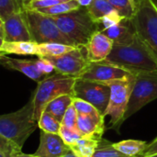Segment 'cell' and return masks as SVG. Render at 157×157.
<instances>
[{"label": "cell", "mask_w": 157, "mask_h": 157, "mask_svg": "<svg viewBox=\"0 0 157 157\" xmlns=\"http://www.w3.org/2000/svg\"><path fill=\"white\" fill-rule=\"evenodd\" d=\"M37 128L39 123L33 118L30 100L18 110L0 117V137L14 143L20 148Z\"/></svg>", "instance_id": "3"}, {"label": "cell", "mask_w": 157, "mask_h": 157, "mask_svg": "<svg viewBox=\"0 0 157 157\" xmlns=\"http://www.w3.org/2000/svg\"><path fill=\"white\" fill-rule=\"evenodd\" d=\"M155 154H157V137L155 140H153L150 144H148L146 150L144 152V154L141 155V157H147Z\"/></svg>", "instance_id": "36"}, {"label": "cell", "mask_w": 157, "mask_h": 157, "mask_svg": "<svg viewBox=\"0 0 157 157\" xmlns=\"http://www.w3.org/2000/svg\"><path fill=\"white\" fill-rule=\"evenodd\" d=\"M130 2L132 3V5L133 6V7L136 9V0H130Z\"/></svg>", "instance_id": "41"}, {"label": "cell", "mask_w": 157, "mask_h": 157, "mask_svg": "<svg viewBox=\"0 0 157 157\" xmlns=\"http://www.w3.org/2000/svg\"><path fill=\"white\" fill-rule=\"evenodd\" d=\"M77 130L83 137L101 140L105 132V117H95L86 114H78Z\"/></svg>", "instance_id": "16"}, {"label": "cell", "mask_w": 157, "mask_h": 157, "mask_svg": "<svg viewBox=\"0 0 157 157\" xmlns=\"http://www.w3.org/2000/svg\"><path fill=\"white\" fill-rule=\"evenodd\" d=\"M59 134L68 146H71L72 144H74L75 142H77L79 139L83 137L82 134L79 132V131L77 130V128L74 129V128H68L64 126L61 127Z\"/></svg>", "instance_id": "32"}, {"label": "cell", "mask_w": 157, "mask_h": 157, "mask_svg": "<svg viewBox=\"0 0 157 157\" xmlns=\"http://www.w3.org/2000/svg\"><path fill=\"white\" fill-rule=\"evenodd\" d=\"M51 17H53L62 32L76 47H86L92 35L99 31L98 24L92 18L86 7L81 6L69 13Z\"/></svg>", "instance_id": "4"}, {"label": "cell", "mask_w": 157, "mask_h": 157, "mask_svg": "<svg viewBox=\"0 0 157 157\" xmlns=\"http://www.w3.org/2000/svg\"><path fill=\"white\" fill-rule=\"evenodd\" d=\"M135 75L126 79L113 80L107 83L110 87V98L109 106L104 114L105 118H110V129L119 131L125 121L124 117L128 109L131 95L134 85Z\"/></svg>", "instance_id": "5"}, {"label": "cell", "mask_w": 157, "mask_h": 157, "mask_svg": "<svg viewBox=\"0 0 157 157\" xmlns=\"http://www.w3.org/2000/svg\"><path fill=\"white\" fill-rule=\"evenodd\" d=\"M98 142V140L93 138L82 137L69 147L77 157H93Z\"/></svg>", "instance_id": "22"}, {"label": "cell", "mask_w": 157, "mask_h": 157, "mask_svg": "<svg viewBox=\"0 0 157 157\" xmlns=\"http://www.w3.org/2000/svg\"><path fill=\"white\" fill-rule=\"evenodd\" d=\"M132 21L137 37L157 57V6L153 0H136Z\"/></svg>", "instance_id": "6"}, {"label": "cell", "mask_w": 157, "mask_h": 157, "mask_svg": "<svg viewBox=\"0 0 157 157\" xmlns=\"http://www.w3.org/2000/svg\"><path fill=\"white\" fill-rule=\"evenodd\" d=\"M153 2H154V3L155 4V6H157V0H153Z\"/></svg>", "instance_id": "43"}, {"label": "cell", "mask_w": 157, "mask_h": 157, "mask_svg": "<svg viewBox=\"0 0 157 157\" xmlns=\"http://www.w3.org/2000/svg\"><path fill=\"white\" fill-rule=\"evenodd\" d=\"M38 43L29 41H1L0 55H36Z\"/></svg>", "instance_id": "18"}, {"label": "cell", "mask_w": 157, "mask_h": 157, "mask_svg": "<svg viewBox=\"0 0 157 157\" xmlns=\"http://www.w3.org/2000/svg\"><path fill=\"white\" fill-rule=\"evenodd\" d=\"M1 64L10 70H16L29 78L39 83L44 77H46L38 68L36 61L24 60V59H16L8 57L7 55H0Z\"/></svg>", "instance_id": "15"}, {"label": "cell", "mask_w": 157, "mask_h": 157, "mask_svg": "<svg viewBox=\"0 0 157 157\" xmlns=\"http://www.w3.org/2000/svg\"><path fill=\"white\" fill-rule=\"evenodd\" d=\"M22 148L14 143L0 137V157H16L21 153Z\"/></svg>", "instance_id": "30"}, {"label": "cell", "mask_w": 157, "mask_h": 157, "mask_svg": "<svg viewBox=\"0 0 157 157\" xmlns=\"http://www.w3.org/2000/svg\"><path fill=\"white\" fill-rule=\"evenodd\" d=\"M63 157H77V156H76V155H75L71 150H70V151H69V152H68V153H67V154H66V155H65Z\"/></svg>", "instance_id": "40"}, {"label": "cell", "mask_w": 157, "mask_h": 157, "mask_svg": "<svg viewBox=\"0 0 157 157\" xmlns=\"http://www.w3.org/2000/svg\"><path fill=\"white\" fill-rule=\"evenodd\" d=\"M73 104H74L75 109L77 110L78 114H86V115H91V116H95V117L104 116L98 110V109L96 107H94L92 104H90L89 102L85 101L83 99L74 98Z\"/></svg>", "instance_id": "29"}, {"label": "cell", "mask_w": 157, "mask_h": 157, "mask_svg": "<svg viewBox=\"0 0 157 157\" xmlns=\"http://www.w3.org/2000/svg\"><path fill=\"white\" fill-rule=\"evenodd\" d=\"M80 7L81 6L79 5L77 0H67L65 2L57 4L53 6H51L48 8H42L38 11L43 14L49 15V16H59V15H63L71 11L76 10Z\"/></svg>", "instance_id": "24"}, {"label": "cell", "mask_w": 157, "mask_h": 157, "mask_svg": "<svg viewBox=\"0 0 157 157\" xmlns=\"http://www.w3.org/2000/svg\"><path fill=\"white\" fill-rule=\"evenodd\" d=\"M101 32L108 36L113 41L114 45H129L137 38L132 21L129 18H124L121 23Z\"/></svg>", "instance_id": "17"}, {"label": "cell", "mask_w": 157, "mask_h": 157, "mask_svg": "<svg viewBox=\"0 0 157 157\" xmlns=\"http://www.w3.org/2000/svg\"><path fill=\"white\" fill-rule=\"evenodd\" d=\"M119 12L121 16L125 18L132 19L133 17L135 8L130 2V0H108Z\"/></svg>", "instance_id": "27"}, {"label": "cell", "mask_w": 157, "mask_h": 157, "mask_svg": "<svg viewBox=\"0 0 157 157\" xmlns=\"http://www.w3.org/2000/svg\"><path fill=\"white\" fill-rule=\"evenodd\" d=\"M38 123H39V129L48 133L59 134L62 127V123L58 121L52 114H50L45 110L41 113L38 121Z\"/></svg>", "instance_id": "25"}, {"label": "cell", "mask_w": 157, "mask_h": 157, "mask_svg": "<svg viewBox=\"0 0 157 157\" xmlns=\"http://www.w3.org/2000/svg\"><path fill=\"white\" fill-rule=\"evenodd\" d=\"M132 75H133L130 72L117 65L102 61L91 62L79 78L99 83H107L113 80L126 79Z\"/></svg>", "instance_id": "12"}, {"label": "cell", "mask_w": 157, "mask_h": 157, "mask_svg": "<svg viewBox=\"0 0 157 157\" xmlns=\"http://www.w3.org/2000/svg\"><path fill=\"white\" fill-rule=\"evenodd\" d=\"M74 98L89 102L104 115L110 98V87L104 83L77 78L74 86Z\"/></svg>", "instance_id": "9"}, {"label": "cell", "mask_w": 157, "mask_h": 157, "mask_svg": "<svg viewBox=\"0 0 157 157\" xmlns=\"http://www.w3.org/2000/svg\"><path fill=\"white\" fill-rule=\"evenodd\" d=\"M1 41H29L33 40L24 11L16 13L7 18L0 19Z\"/></svg>", "instance_id": "11"}, {"label": "cell", "mask_w": 157, "mask_h": 157, "mask_svg": "<svg viewBox=\"0 0 157 157\" xmlns=\"http://www.w3.org/2000/svg\"><path fill=\"white\" fill-rule=\"evenodd\" d=\"M77 118H78V113L77 110L75 109L74 104H72L68 109L66 110L63 120H62V126L68 127V128H77Z\"/></svg>", "instance_id": "33"}, {"label": "cell", "mask_w": 157, "mask_h": 157, "mask_svg": "<svg viewBox=\"0 0 157 157\" xmlns=\"http://www.w3.org/2000/svg\"><path fill=\"white\" fill-rule=\"evenodd\" d=\"M105 62L133 75H157V57L138 37L129 45H114Z\"/></svg>", "instance_id": "1"}, {"label": "cell", "mask_w": 157, "mask_h": 157, "mask_svg": "<svg viewBox=\"0 0 157 157\" xmlns=\"http://www.w3.org/2000/svg\"><path fill=\"white\" fill-rule=\"evenodd\" d=\"M93 157H128L120 151H118L114 145L113 143L102 138L99 140L98 147L96 149V152Z\"/></svg>", "instance_id": "26"}, {"label": "cell", "mask_w": 157, "mask_h": 157, "mask_svg": "<svg viewBox=\"0 0 157 157\" xmlns=\"http://www.w3.org/2000/svg\"><path fill=\"white\" fill-rule=\"evenodd\" d=\"M77 2L79 3V5L83 7H87L91 5V3L93 2V0H77Z\"/></svg>", "instance_id": "37"}, {"label": "cell", "mask_w": 157, "mask_h": 157, "mask_svg": "<svg viewBox=\"0 0 157 157\" xmlns=\"http://www.w3.org/2000/svg\"><path fill=\"white\" fill-rule=\"evenodd\" d=\"M69 151L70 147L63 142L60 134L40 131V144L34 155L39 157H63Z\"/></svg>", "instance_id": "13"}, {"label": "cell", "mask_w": 157, "mask_h": 157, "mask_svg": "<svg viewBox=\"0 0 157 157\" xmlns=\"http://www.w3.org/2000/svg\"><path fill=\"white\" fill-rule=\"evenodd\" d=\"M124 18L125 17L121 16L118 11H115V12H112V13L105 16L104 17L99 19L97 23L98 24L99 31H103L109 28H111V27L121 23Z\"/></svg>", "instance_id": "31"}, {"label": "cell", "mask_w": 157, "mask_h": 157, "mask_svg": "<svg viewBox=\"0 0 157 157\" xmlns=\"http://www.w3.org/2000/svg\"><path fill=\"white\" fill-rule=\"evenodd\" d=\"M36 61L37 66L39 68V70L45 75H52L53 72H55V68L54 65L45 57H38Z\"/></svg>", "instance_id": "35"}, {"label": "cell", "mask_w": 157, "mask_h": 157, "mask_svg": "<svg viewBox=\"0 0 157 157\" xmlns=\"http://www.w3.org/2000/svg\"><path fill=\"white\" fill-rule=\"evenodd\" d=\"M67 0H30L28 4L26 9L30 10H40L42 8H48L53 6L57 4L65 2ZM25 9V10H26Z\"/></svg>", "instance_id": "34"}, {"label": "cell", "mask_w": 157, "mask_h": 157, "mask_svg": "<svg viewBox=\"0 0 157 157\" xmlns=\"http://www.w3.org/2000/svg\"><path fill=\"white\" fill-rule=\"evenodd\" d=\"M48 59L55 68V72L79 78L86 71L91 63L88 58L86 47L79 46L75 50L58 56V57H45Z\"/></svg>", "instance_id": "10"}, {"label": "cell", "mask_w": 157, "mask_h": 157, "mask_svg": "<svg viewBox=\"0 0 157 157\" xmlns=\"http://www.w3.org/2000/svg\"><path fill=\"white\" fill-rule=\"evenodd\" d=\"M114 147L128 157H141L146 150L148 144L139 140H125L113 143Z\"/></svg>", "instance_id": "21"}, {"label": "cell", "mask_w": 157, "mask_h": 157, "mask_svg": "<svg viewBox=\"0 0 157 157\" xmlns=\"http://www.w3.org/2000/svg\"><path fill=\"white\" fill-rule=\"evenodd\" d=\"M23 11L17 0H0V19L4 20L8 17Z\"/></svg>", "instance_id": "28"}, {"label": "cell", "mask_w": 157, "mask_h": 157, "mask_svg": "<svg viewBox=\"0 0 157 157\" xmlns=\"http://www.w3.org/2000/svg\"><path fill=\"white\" fill-rule=\"evenodd\" d=\"M24 15L32 40L37 43L60 42L75 46V43L62 32L52 17L38 10L30 9L24 10Z\"/></svg>", "instance_id": "7"}, {"label": "cell", "mask_w": 157, "mask_h": 157, "mask_svg": "<svg viewBox=\"0 0 157 157\" xmlns=\"http://www.w3.org/2000/svg\"><path fill=\"white\" fill-rule=\"evenodd\" d=\"M76 80V77L55 72L40 81L29 99L33 107L34 120L39 121L46 106L52 100L63 95L74 96V86Z\"/></svg>", "instance_id": "2"}, {"label": "cell", "mask_w": 157, "mask_h": 157, "mask_svg": "<svg viewBox=\"0 0 157 157\" xmlns=\"http://www.w3.org/2000/svg\"><path fill=\"white\" fill-rule=\"evenodd\" d=\"M75 48L76 46L60 43V42L38 43L36 55L38 57H47V56L58 57L75 50Z\"/></svg>", "instance_id": "19"}, {"label": "cell", "mask_w": 157, "mask_h": 157, "mask_svg": "<svg viewBox=\"0 0 157 157\" xmlns=\"http://www.w3.org/2000/svg\"><path fill=\"white\" fill-rule=\"evenodd\" d=\"M86 47L90 62H102L110 54L114 43L104 33L97 31L92 35Z\"/></svg>", "instance_id": "14"}, {"label": "cell", "mask_w": 157, "mask_h": 157, "mask_svg": "<svg viewBox=\"0 0 157 157\" xmlns=\"http://www.w3.org/2000/svg\"><path fill=\"white\" fill-rule=\"evenodd\" d=\"M74 96L72 95H63L55 99L52 100L45 108V111L52 114L58 121L62 122V120L68 109V108L73 104Z\"/></svg>", "instance_id": "20"}, {"label": "cell", "mask_w": 157, "mask_h": 157, "mask_svg": "<svg viewBox=\"0 0 157 157\" xmlns=\"http://www.w3.org/2000/svg\"><path fill=\"white\" fill-rule=\"evenodd\" d=\"M16 157H39V156H37V155H35L34 154L33 155H28V154H23L22 152L21 153H19L17 155Z\"/></svg>", "instance_id": "39"}, {"label": "cell", "mask_w": 157, "mask_h": 157, "mask_svg": "<svg viewBox=\"0 0 157 157\" xmlns=\"http://www.w3.org/2000/svg\"><path fill=\"white\" fill-rule=\"evenodd\" d=\"M147 157H157V154H155V155H149Z\"/></svg>", "instance_id": "42"}, {"label": "cell", "mask_w": 157, "mask_h": 157, "mask_svg": "<svg viewBox=\"0 0 157 157\" xmlns=\"http://www.w3.org/2000/svg\"><path fill=\"white\" fill-rule=\"evenodd\" d=\"M92 18L98 22L105 16L117 11L108 0H93L91 5L86 7Z\"/></svg>", "instance_id": "23"}, {"label": "cell", "mask_w": 157, "mask_h": 157, "mask_svg": "<svg viewBox=\"0 0 157 157\" xmlns=\"http://www.w3.org/2000/svg\"><path fill=\"white\" fill-rule=\"evenodd\" d=\"M17 1L18 5L20 6L21 9L24 11V10L26 9L27 6H28V4L29 3V1H30V0H17Z\"/></svg>", "instance_id": "38"}, {"label": "cell", "mask_w": 157, "mask_h": 157, "mask_svg": "<svg viewBox=\"0 0 157 157\" xmlns=\"http://www.w3.org/2000/svg\"><path fill=\"white\" fill-rule=\"evenodd\" d=\"M155 99H157V75H135L134 85L124 121H127L145 105Z\"/></svg>", "instance_id": "8"}]
</instances>
